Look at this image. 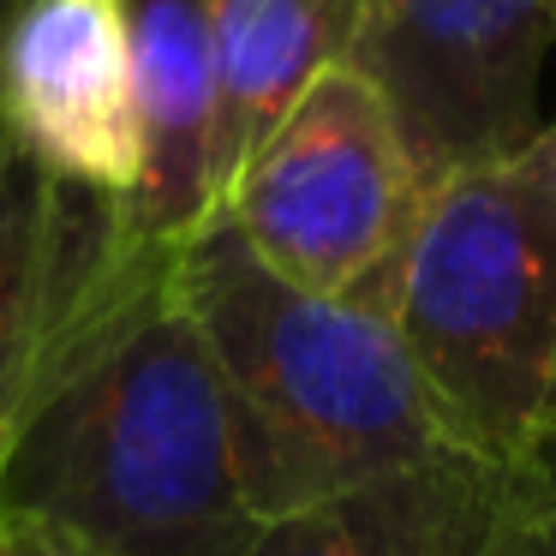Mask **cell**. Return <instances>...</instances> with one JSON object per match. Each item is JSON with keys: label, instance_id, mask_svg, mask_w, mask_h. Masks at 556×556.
<instances>
[{"label": "cell", "instance_id": "obj_1", "mask_svg": "<svg viewBox=\"0 0 556 556\" xmlns=\"http://www.w3.org/2000/svg\"><path fill=\"white\" fill-rule=\"evenodd\" d=\"M0 508L49 520L90 556H240L252 544L264 520L245 503L216 353L180 300V257L121 240L0 460Z\"/></svg>", "mask_w": 556, "mask_h": 556}, {"label": "cell", "instance_id": "obj_2", "mask_svg": "<svg viewBox=\"0 0 556 556\" xmlns=\"http://www.w3.org/2000/svg\"><path fill=\"white\" fill-rule=\"evenodd\" d=\"M180 300L216 353L257 520L460 448L377 305L281 281L228 222L180 257Z\"/></svg>", "mask_w": 556, "mask_h": 556}, {"label": "cell", "instance_id": "obj_3", "mask_svg": "<svg viewBox=\"0 0 556 556\" xmlns=\"http://www.w3.org/2000/svg\"><path fill=\"white\" fill-rule=\"evenodd\" d=\"M371 305L448 437L527 460L556 431V126L437 180Z\"/></svg>", "mask_w": 556, "mask_h": 556}, {"label": "cell", "instance_id": "obj_4", "mask_svg": "<svg viewBox=\"0 0 556 556\" xmlns=\"http://www.w3.org/2000/svg\"><path fill=\"white\" fill-rule=\"evenodd\" d=\"M425 192L431 186L389 97L353 61H341L245 162L222 222L281 281L371 305L419 222Z\"/></svg>", "mask_w": 556, "mask_h": 556}, {"label": "cell", "instance_id": "obj_5", "mask_svg": "<svg viewBox=\"0 0 556 556\" xmlns=\"http://www.w3.org/2000/svg\"><path fill=\"white\" fill-rule=\"evenodd\" d=\"M556 0H365L353 66L395 109L425 186L539 132Z\"/></svg>", "mask_w": 556, "mask_h": 556}, {"label": "cell", "instance_id": "obj_6", "mask_svg": "<svg viewBox=\"0 0 556 556\" xmlns=\"http://www.w3.org/2000/svg\"><path fill=\"white\" fill-rule=\"evenodd\" d=\"M0 121L61 186L126 204L144 168L126 0H13Z\"/></svg>", "mask_w": 556, "mask_h": 556}, {"label": "cell", "instance_id": "obj_7", "mask_svg": "<svg viewBox=\"0 0 556 556\" xmlns=\"http://www.w3.org/2000/svg\"><path fill=\"white\" fill-rule=\"evenodd\" d=\"M114 252V204L61 186L0 121V460L66 359Z\"/></svg>", "mask_w": 556, "mask_h": 556}, {"label": "cell", "instance_id": "obj_8", "mask_svg": "<svg viewBox=\"0 0 556 556\" xmlns=\"http://www.w3.org/2000/svg\"><path fill=\"white\" fill-rule=\"evenodd\" d=\"M240 556H532L527 467L443 448L264 520Z\"/></svg>", "mask_w": 556, "mask_h": 556}, {"label": "cell", "instance_id": "obj_9", "mask_svg": "<svg viewBox=\"0 0 556 556\" xmlns=\"http://www.w3.org/2000/svg\"><path fill=\"white\" fill-rule=\"evenodd\" d=\"M144 168L138 192L114 204L126 245L186 257L216 228V73H210V0H126Z\"/></svg>", "mask_w": 556, "mask_h": 556}, {"label": "cell", "instance_id": "obj_10", "mask_svg": "<svg viewBox=\"0 0 556 556\" xmlns=\"http://www.w3.org/2000/svg\"><path fill=\"white\" fill-rule=\"evenodd\" d=\"M365 0H210V73H216V222L245 162L293 114V102L353 61Z\"/></svg>", "mask_w": 556, "mask_h": 556}, {"label": "cell", "instance_id": "obj_11", "mask_svg": "<svg viewBox=\"0 0 556 556\" xmlns=\"http://www.w3.org/2000/svg\"><path fill=\"white\" fill-rule=\"evenodd\" d=\"M520 467H527V503H532V556H556V431Z\"/></svg>", "mask_w": 556, "mask_h": 556}, {"label": "cell", "instance_id": "obj_12", "mask_svg": "<svg viewBox=\"0 0 556 556\" xmlns=\"http://www.w3.org/2000/svg\"><path fill=\"white\" fill-rule=\"evenodd\" d=\"M0 556H90L78 539H66L61 527L18 508H0Z\"/></svg>", "mask_w": 556, "mask_h": 556}, {"label": "cell", "instance_id": "obj_13", "mask_svg": "<svg viewBox=\"0 0 556 556\" xmlns=\"http://www.w3.org/2000/svg\"><path fill=\"white\" fill-rule=\"evenodd\" d=\"M7 13H13V0H0V30H7Z\"/></svg>", "mask_w": 556, "mask_h": 556}]
</instances>
